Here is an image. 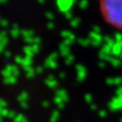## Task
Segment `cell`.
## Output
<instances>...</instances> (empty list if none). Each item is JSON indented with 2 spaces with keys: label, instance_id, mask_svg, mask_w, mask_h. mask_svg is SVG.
<instances>
[{
  "label": "cell",
  "instance_id": "obj_1",
  "mask_svg": "<svg viewBox=\"0 0 122 122\" xmlns=\"http://www.w3.org/2000/svg\"><path fill=\"white\" fill-rule=\"evenodd\" d=\"M99 7L105 22L122 31V0H99Z\"/></svg>",
  "mask_w": 122,
  "mask_h": 122
}]
</instances>
